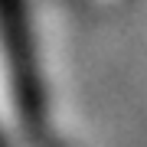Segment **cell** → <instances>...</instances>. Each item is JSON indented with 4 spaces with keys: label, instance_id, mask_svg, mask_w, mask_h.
Wrapping results in <instances>:
<instances>
[{
    "label": "cell",
    "instance_id": "1",
    "mask_svg": "<svg viewBox=\"0 0 147 147\" xmlns=\"http://www.w3.org/2000/svg\"><path fill=\"white\" fill-rule=\"evenodd\" d=\"M0 39L10 62V82L20 121L33 141H42L46 137V92H42V75L36 62L39 56L26 0H0Z\"/></svg>",
    "mask_w": 147,
    "mask_h": 147
},
{
    "label": "cell",
    "instance_id": "2",
    "mask_svg": "<svg viewBox=\"0 0 147 147\" xmlns=\"http://www.w3.org/2000/svg\"><path fill=\"white\" fill-rule=\"evenodd\" d=\"M0 147H7V141H3V134H0Z\"/></svg>",
    "mask_w": 147,
    "mask_h": 147
}]
</instances>
